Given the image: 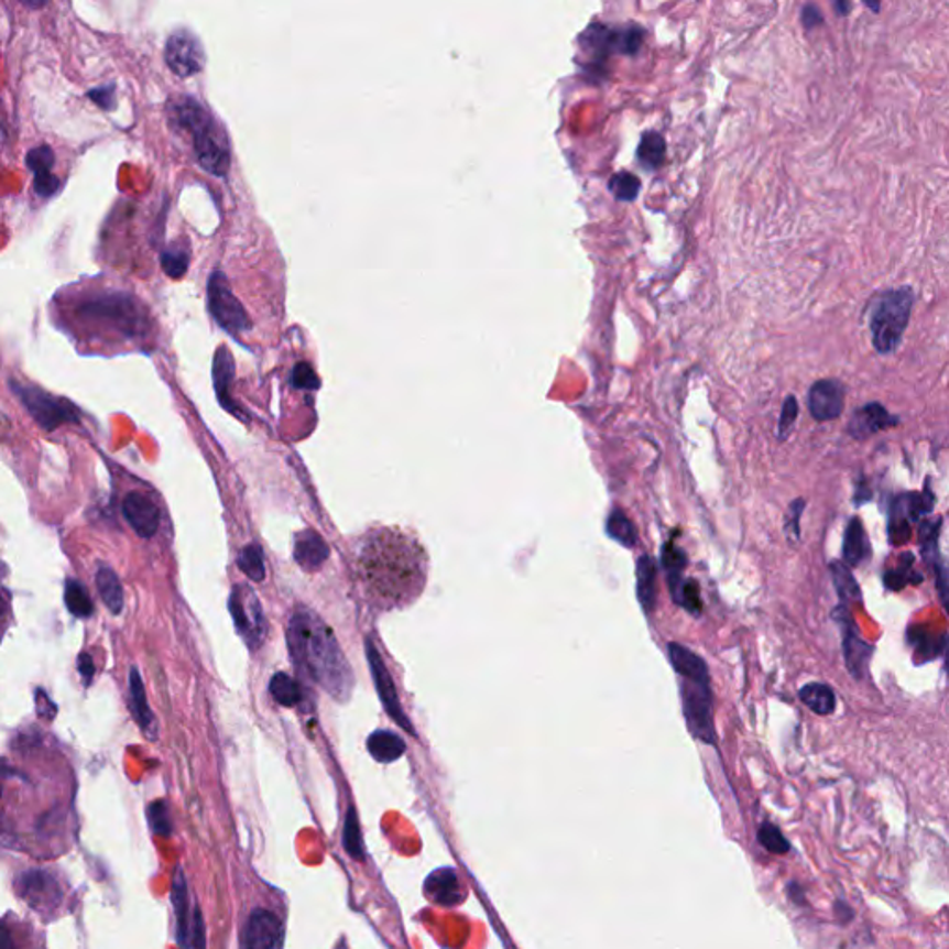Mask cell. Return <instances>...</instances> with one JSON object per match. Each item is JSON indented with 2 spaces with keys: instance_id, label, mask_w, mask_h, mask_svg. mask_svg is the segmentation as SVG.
Listing matches in <instances>:
<instances>
[{
  "instance_id": "obj_1",
  "label": "cell",
  "mask_w": 949,
  "mask_h": 949,
  "mask_svg": "<svg viewBox=\"0 0 949 949\" xmlns=\"http://www.w3.org/2000/svg\"><path fill=\"white\" fill-rule=\"evenodd\" d=\"M352 569L368 603L381 610L403 609L422 596L427 555L411 534L375 528L358 545Z\"/></svg>"
},
{
  "instance_id": "obj_2",
  "label": "cell",
  "mask_w": 949,
  "mask_h": 949,
  "mask_svg": "<svg viewBox=\"0 0 949 949\" xmlns=\"http://www.w3.org/2000/svg\"><path fill=\"white\" fill-rule=\"evenodd\" d=\"M287 647L303 669L328 696L346 701L354 677L335 633L310 609L299 607L287 623Z\"/></svg>"
},
{
  "instance_id": "obj_3",
  "label": "cell",
  "mask_w": 949,
  "mask_h": 949,
  "mask_svg": "<svg viewBox=\"0 0 949 949\" xmlns=\"http://www.w3.org/2000/svg\"><path fill=\"white\" fill-rule=\"evenodd\" d=\"M669 661L680 680V699L686 726L694 739L703 744H716L715 721H712V683L709 666L701 656L686 645L668 644Z\"/></svg>"
},
{
  "instance_id": "obj_4",
  "label": "cell",
  "mask_w": 949,
  "mask_h": 949,
  "mask_svg": "<svg viewBox=\"0 0 949 949\" xmlns=\"http://www.w3.org/2000/svg\"><path fill=\"white\" fill-rule=\"evenodd\" d=\"M171 121L178 129L189 130L194 138L195 159L210 175L225 176L230 167L229 138L223 127L206 112L205 106L192 97H178L170 102Z\"/></svg>"
},
{
  "instance_id": "obj_5",
  "label": "cell",
  "mask_w": 949,
  "mask_h": 949,
  "mask_svg": "<svg viewBox=\"0 0 949 949\" xmlns=\"http://www.w3.org/2000/svg\"><path fill=\"white\" fill-rule=\"evenodd\" d=\"M13 892L43 921L69 915L73 908L69 883L58 870L51 868H29L19 872L13 877Z\"/></svg>"
},
{
  "instance_id": "obj_6",
  "label": "cell",
  "mask_w": 949,
  "mask_h": 949,
  "mask_svg": "<svg viewBox=\"0 0 949 949\" xmlns=\"http://www.w3.org/2000/svg\"><path fill=\"white\" fill-rule=\"evenodd\" d=\"M915 301V292L908 286L886 290L873 299L870 308V332L873 347L880 354H891L902 346Z\"/></svg>"
},
{
  "instance_id": "obj_7",
  "label": "cell",
  "mask_w": 949,
  "mask_h": 949,
  "mask_svg": "<svg viewBox=\"0 0 949 949\" xmlns=\"http://www.w3.org/2000/svg\"><path fill=\"white\" fill-rule=\"evenodd\" d=\"M78 316L86 321L99 323L112 328L124 338H140L148 335L149 321L138 301L127 294H102L94 299L84 301L78 306Z\"/></svg>"
},
{
  "instance_id": "obj_8",
  "label": "cell",
  "mask_w": 949,
  "mask_h": 949,
  "mask_svg": "<svg viewBox=\"0 0 949 949\" xmlns=\"http://www.w3.org/2000/svg\"><path fill=\"white\" fill-rule=\"evenodd\" d=\"M645 32L640 26H609V24L592 23L580 35L579 42L590 53L598 54V59L612 54L639 53L644 43Z\"/></svg>"
},
{
  "instance_id": "obj_9",
  "label": "cell",
  "mask_w": 949,
  "mask_h": 949,
  "mask_svg": "<svg viewBox=\"0 0 949 949\" xmlns=\"http://www.w3.org/2000/svg\"><path fill=\"white\" fill-rule=\"evenodd\" d=\"M208 308L219 327H223L230 335H240L251 328V319L247 316L246 308L236 297L229 279L221 271L211 273L208 281Z\"/></svg>"
},
{
  "instance_id": "obj_10",
  "label": "cell",
  "mask_w": 949,
  "mask_h": 949,
  "mask_svg": "<svg viewBox=\"0 0 949 949\" xmlns=\"http://www.w3.org/2000/svg\"><path fill=\"white\" fill-rule=\"evenodd\" d=\"M229 609L241 639L246 640L251 650L260 647L264 642L268 625L264 610L254 590L246 585H236L230 593Z\"/></svg>"
},
{
  "instance_id": "obj_11",
  "label": "cell",
  "mask_w": 949,
  "mask_h": 949,
  "mask_svg": "<svg viewBox=\"0 0 949 949\" xmlns=\"http://www.w3.org/2000/svg\"><path fill=\"white\" fill-rule=\"evenodd\" d=\"M205 58L203 43L189 30H176L165 43V62L176 77H194L205 67Z\"/></svg>"
},
{
  "instance_id": "obj_12",
  "label": "cell",
  "mask_w": 949,
  "mask_h": 949,
  "mask_svg": "<svg viewBox=\"0 0 949 949\" xmlns=\"http://www.w3.org/2000/svg\"><path fill=\"white\" fill-rule=\"evenodd\" d=\"M12 390L21 397L30 414L48 430L58 427L59 423L73 422L77 417L75 416V406L65 403L64 399L48 395L40 388L23 386V384L12 381Z\"/></svg>"
},
{
  "instance_id": "obj_13",
  "label": "cell",
  "mask_w": 949,
  "mask_h": 949,
  "mask_svg": "<svg viewBox=\"0 0 949 949\" xmlns=\"http://www.w3.org/2000/svg\"><path fill=\"white\" fill-rule=\"evenodd\" d=\"M832 618L842 629V653H844L846 668L850 669V674L857 680L864 679L868 675V668H870V661H872L873 645L868 644L866 640L862 639L855 622L851 620L848 607L840 604L838 609L832 610Z\"/></svg>"
},
{
  "instance_id": "obj_14",
  "label": "cell",
  "mask_w": 949,
  "mask_h": 949,
  "mask_svg": "<svg viewBox=\"0 0 949 949\" xmlns=\"http://www.w3.org/2000/svg\"><path fill=\"white\" fill-rule=\"evenodd\" d=\"M282 924L268 908H254L243 927V949H276L281 946Z\"/></svg>"
},
{
  "instance_id": "obj_15",
  "label": "cell",
  "mask_w": 949,
  "mask_h": 949,
  "mask_svg": "<svg viewBox=\"0 0 949 949\" xmlns=\"http://www.w3.org/2000/svg\"><path fill=\"white\" fill-rule=\"evenodd\" d=\"M846 388L835 379H823L812 384L809 392V412L816 422L838 419L844 412Z\"/></svg>"
},
{
  "instance_id": "obj_16",
  "label": "cell",
  "mask_w": 949,
  "mask_h": 949,
  "mask_svg": "<svg viewBox=\"0 0 949 949\" xmlns=\"http://www.w3.org/2000/svg\"><path fill=\"white\" fill-rule=\"evenodd\" d=\"M368 658H370V668L371 674H373V680H375L377 691L381 696L382 703L386 707L388 715L392 716L393 720L397 721L399 726L403 727V729L414 733L411 721H408L405 712L401 709V701H399L397 691H395V685H393L392 677H390V672H388L386 666L382 663L381 653L377 651L371 640H368Z\"/></svg>"
},
{
  "instance_id": "obj_17",
  "label": "cell",
  "mask_w": 949,
  "mask_h": 949,
  "mask_svg": "<svg viewBox=\"0 0 949 949\" xmlns=\"http://www.w3.org/2000/svg\"><path fill=\"white\" fill-rule=\"evenodd\" d=\"M0 949H47V942L32 921L7 913L0 916Z\"/></svg>"
},
{
  "instance_id": "obj_18",
  "label": "cell",
  "mask_w": 949,
  "mask_h": 949,
  "mask_svg": "<svg viewBox=\"0 0 949 949\" xmlns=\"http://www.w3.org/2000/svg\"><path fill=\"white\" fill-rule=\"evenodd\" d=\"M123 516L140 538H153L159 531V504L145 493L132 492L123 499Z\"/></svg>"
},
{
  "instance_id": "obj_19",
  "label": "cell",
  "mask_w": 949,
  "mask_h": 949,
  "mask_svg": "<svg viewBox=\"0 0 949 949\" xmlns=\"http://www.w3.org/2000/svg\"><path fill=\"white\" fill-rule=\"evenodd\" d=\"M897 423H899V419L896 416H892L885 406L880 405V403H868V405L861 406V408H857L853 412L850 425H848V433L855 440H866L873 434L881 433L885 428L896 427Z\"/></svg>"
},
{
  "instance_id": "obj_20",
  "label": "cell",
  "mask_w": 949,
  "mask_h": 949,
  "mask_svg": "<svg viewBox=\"0 0 949 949\" xmlns=\"http://www.w3.org/2000/svg\"><path fill=\"white\" fill-rule=\"evenodd\" d=\"M425 894L441 907H458L468 897L452 868H438L425 880Z\"/></svg>"
},
{
  "instance_id": "obj_21",
  "label": "cell",
  "mask_w": 949,
  "mask_h": 949,
  "mask_svg": "<svg viewBox=\"0 0 949 949\" xmlns=\"http://www.w3.org/2000/svg\"><path fill=\"white\" fill-rule=\"evenodd\" d=\"M26 165H29V170L34 175L35 194L43 197V199L53 197L59 189V178L53 173V149L48 148V145H40V148L32 149L26 154Z\"/></svg>"
},
{
  "instance_id": "obj_22",
  "label": "cell",
  "mask_w": 949,
  "mask_h": 949,
  "mask_svg": "<svg viewBox=\"0 0 949 949\" xmlns=\"http://www.w3.org/2000/svg\"><path fill=\"white\" fill-rule=\"evenodd\" d=\"M294 557L301 568L312 574L327 563L328 545L316 531L306 528L295 536Z\"/></svg>"
},
{
  "instance_id": "obj_23",
  "label": "cell",
  "mask_w": 949,
  "mask_h": 949,
  "mask_svg": "<svg viewBox=\"0 0 949 949\" xmlns=\"http://www.w3.org/2000/svg\"><path fill=\"white\" fill-rule=\"evenodd\" d=\"M940 525H942V520L921 523L920 539L921 555H924V560H926L927 566L935 569V574H937L938 577V592H940V598H942L943 603H946V588H948V580H946V568H943L942 558H940V552H938V534H940Z\"/></svg>"
},
{
  "instance_id": "obj_24",
  "label": "cell",
  "mask_w": 949,
  "mask_h": 949,
  "mask_svg": "<svg viewBox=\"0 0 949 949\" xmlns=\"http://www.w3.org/2000/svg\"><path fill=\"white\" fill-rule=\"evenodd\" d=\"M870 539H868L866 528L862 525L859 517H851L848 522L844 533V545H842V558L848 568L861 566L864 560L870 557Z\"/></svg>"
},
{
  "instance_id": "obj_25",
  "label": "cell",
  "mask_w": 949,
  "mask_h": 949,
  "mask_svg": "<svg viewBox=\"0 0 949 949\" xmlns=\"http://www.w3.org/2000/svg\"><path fill=\"white\" fill-rule=\"evenodd\" d=\"M636 596L645 612L655 609L656 564L650 555H642L636 563Z\"/></svg>"
},
{
  "instance_id": "obj_26",
  "label": "cell",
  "mask_w": 949,
  "mask_h": 949,
  "mask_svg": "<svg viewBox=\"0 0 949 949\" xmlns=\"http://www.w3.org/2000/svg\"><path fill=\"white\" fill-rule=\"evenodd\" d=\"M368 750L375 761L390 764L405 755L406 745L403 739L392 731H375L368 739Z\"/></svg>"
},
{
  "instance_id": "obj_27",
  "label": "cell",
  "mask_w": 949,
  "mask_h": 949,
  "mask_svg": "<svg viewBox=\"0 0 949 949\" xmlns=\"http://www.w3.org/2000/svg\"><path fill=\"white\" fill-rule=\"evenodd\" d=\"M234 379V358L227 347H219L214 357V384L221 405L232 411L229 403V390Z\"/></svg>"
},
{
  "instance_id": "obj_28",
  "label": "cell",
  "mask_w": 949,
  "mask_h": 949,
  "mask_svg": "<svg viewBox=\"0 0 949 949\" xmlns=\"http://www.w3.org/2000/svg\"><path fill=\"white\" fill-rule=\"evenodd\" d=\"M799 699L818 716H831L837 709V694L823 683H809L799 690Z\"/></svg>"
},
{
  "instance_id": "obj_29",
  "label": "cell",
  "mask_w": 949,
  "mask_h": 949,
  "mask_svg": "<svg viewBox=\"0 0 949 949\" xmlns=\"http://www.w3.org/2000/svg\"><path fill=\"white\" fill-rule=\"evenodd\" d=\"M636 159H639L640 165L644 170H658L666 162V140H664V135L658 134V132H651V130L644 132L642 140H640L639 151H636Z\"/></svg>"
},
{
  "instance_id": "obj_30",
  "label": "cell",
  "mask_w": 949,
  "mask_h": 949,
  "mask_svg": "<svg viewBox=\"0 0 949 949\" xmlns=\"http://www.w3.org/2000/svg\"><path fill=\"white\" fill-rule=\"evenodd\" d=\"M831 569V579L832 585H835V590H837L838 598L842 601V607H848L851 603H859L862 601L861 588L857 585L855 577L851 574V569L846 566L844 563H831L829 566Z\"/></svg>"
},
{
  "instance_id": "obj_31",
  "label": "cell",
  "mask_w": 949,
  "mask_h": 949,
  "mask_svg": "<svg viewBox=\"0 0 949 949\" xmlns=\"http://www.w3.org/2000/svg\"><path fill=\"white\" fill-rule=\"evenodd\" d=\"M97 590L110 612L119 614L123 610V587L116 571L110 568L100 569L97 574Z\"/></svg>"
},
{
  "instance_id": "obj_32",
  "label": "cell",
  "mask_w": 949,
  "mask_h": 949,
  "mask_svg": "<svg viewBox=\"0 0 949 949\" xmlns=\"http://www.w3.org/2000/svg\"><path fill=\"white\" fill-rule=\"evenodd\" d=\"M921 580H924V577L915 571V557H913V553L902 555L899 566L894 569H886L885 571V587L892 590V592H897V590H902L907 585H920Z\"/></svg>"
},
{
  "instance_id": "obj_33",
  "label": "cell",
  "mask_w": 949,
  "mask_h": 949,
  "mask_svg": "<svg viewBox=\"0 0 949 949\" xmlns=\"http://www.w3.org/2000/svg\"><path fill=\"white\" fill-rule=\"evenodd\" d=\"M607 534L628 549H633L639 542V531L623 510L615 509L614 512H610L609 520H607Z\"/></svg>"
},
{
  "instance_id": "obj_34",
  "label": "cell",
  "mask_w": 949,
  "mask_h": 949,
  "mask_svg": "<svg viewBox=\"0 0 949 949\" xmlns=\"http://www.w3.org/2000/svg\"><path fill=\"white\" fill-rule=\"evenodd\" d=\"M270 690L273 699H275L276 703L282 705V707H295V705H299L301 701H303V691H301V686L297 685V680L292 679L290 675H273V679H271L270 683Z\"/></svg>"
},
{
  "instance_id": "obj_35",
  "label": "cell",
  "mask_w": 949,
  "mask_h": 949,
  "mask_svg": "<svg viewBox=\"0 0 949 949\" xmlns=\"http://www.w3.org/2000/svg\"><path fill=\"white\" fill-rule=\"evenodd\" d=\"M669 592H672L675 603L680 604L690 614H701L703 601H701V592H699V585L696 580L686 579L685 577L675 587L669 588Z\"/></svg>"
},
{
  "instance_id": "obj_36",
  "label": "cell",
  "mask_w": 949,
  "mask_h": 949,
  "mask_svg": "<svg viewBox=\"0 0 949 949\" xmlns=\"http://www.w3.org/2000/svg\"><path fill=\"white\" fill-rule=\"evenodd\" d=\"M640 188H642V182L631 171H618L610 176L609 192L622 203H633L639 199Z\"/></svg>"
},
{
  "instance_id": "obj_37",
  "label": "cell",
  "mask_w": 949,
  "mask_h": 949,
  "mask_svg": "<svg viewBox=\"0 0 949 949\" xmlns=\"http://www.w3.org/2000/svg\"><path fill=\"white\" fill-rule=\"evenodd\" d=\"M686 564H688L686 553L677 547L672 539L666 542L663 547V568L666 571V577H668L669 588L685 579L683 574H685Z\"/></svg>"
},
{
  "instance_id": "obj_38",
  "label": "cell",
  "mask_w": 949,
  "mask_h": 949,
  "mask_svg": "<svg viewBox=\"0 0 949 949\" xmlns=\"http://www.w3.org/2000/svg\"><path fill=\"white\" fill-rule=\"evenodd\" d=\"M341 842H343V850L347 851V855H351L354 861H362L363 840L362 832H360V823H358L357 810H354V807H349V809H347L346 823H343V837H341Z\"/></svg>"
},
{
  "instance_id": "obj_39",
  "label": "cell",
  "mask_w": 949,
  "mask_h": 949,
  "mask_svg": "<svg viewBox=\"0 0 949 949\" xmlns=\"http://www.w3.org/2000/svg\"><path fill=\"white\" fill-rule=\"evenodd\" d=\"M65 604L70 610V614H75L77 618H88V615L94 614V604H91L86 588L75 580H69L65 587Z\"/></svg>"
},
{
  "instance_id": "obj_40",
  "label": "cell",
  "mask_w": 949,
  "mask_h": 949,
  "mask_svg": "<svg viewBox=\"0 0 949 949\" xmlns=\"http://www.w3.org/2000/svg\"><path fill=\"white\" fill-rule=\"evenodd\" d=\"M238 566L254 582H262L265 579L264 557L259 545H247L238 558Z\"/></svg>"
},
{
  "instance_id": "obj_41",
  "label": "cell",
  "mask_w": 949,
  "mask_h": 949,
  "mask_svg": "<svg viewBox=\"0 0 949 949\" xmlns=\"http://www.w3.org/2000/svg\"><path fill=\"white\" fill-rule=\"evenodd\" d=\"M188 265V252L182 251L178 247H171V249H165L162 252V268H164L165 275L171 276V279H182L186 275Z\"/></svg>"
},
{
  "instance_id": "obj_42",
  "label": "cell",
  "mask_w": 949,
  "mask_h": 949,
  "mask_svg": "<svg viewBox=\"0 0 949 949\" xmlns=\"http://www.w3.org/2000/svg\"><path fill=\"white\" fill-rule=\"evenodd\" d=\"M759 842H761L770 853L774 855H785L786 851L790 850L788 840L783 837V832L772 823H764L759 831Z\"/></svg>"
},
{
  "instance_id": "obj_43",
  "label": "cell",
  "mask_w": 949,
  "mask_h": 949,
  "mask_svg": "<svg viewBox=\"0 0 949 949\" xmlns=\"http://www.w3.org/2000/svg\"><path fill=\"white\" fill-rule=\"evenodd\" d=\"M175 903L176 915H178V938H181L182 946L186 948L188 946V920H186V913H188L186 905L188 903H186V886H184L181 873H178L175 883Z\"/></svg>"
},
{
  "instance_id": "obj_44",
  "label": "cell",
  "mask_w": 949,
  "mask_h": 949,
  "mask_svg": "<svg viewBox=\"0 0 949 949\" xmlns=\"http://www.w3.org/2000/svg\"><path fill=\"white\" fill-rule=\"evenodd\" d=\"M130 686H132L135 718H138L141 726L148 729V727L154 721L153 715H151V710H149L148 701H145V691H143V685H141L140 677H138L135 672L132 674V677H130Z\"/></svg>"
},
{
  "instance_id": "obj_45",
  "label": "cell",
  "mask_w": 949,
  "mask_h": 949,
  "mask_svg": "<svg viewBox=\"0 0 949 949\" xmlns=\"http://www.w3.org/2000/svg\"><path fill=\"white\" fill-rule=\"evenodd\" d=\"M888 538L894 545L905 544L910 538V522L896 506H892L891 517H888Z\"/></svg>"
},
{
  "instance_id": "obj_46",
  "label": "cell",
  "mask_w": 949,
  "mask_h": 949,
  "mask_svg": "<svg viewBox=\"0 0 949 949\" xmlns=\"http://www.w3.org/2000/svg\"><path fill=\"white\" fill-rule=\"evenodd\" d=\"M797 416H799V405H797L796 397L794 395H788L785 399V403H783V411H781L779 417V438L781 440H786L788 436H790L792 428L796 425Z\"/></svg>"
},
{
  "instance_id": "obj_47",
  "label": "cell",
  "mask_w": 949,
  "mask_h": 949,
  "mask_svg": "<svg viewBox=\"0 0 949 949\" xmlns=\"http://www.w3.org/2000/svg\"><path fill=\"white\" fill-rule=\"evenodd\" d=\"M292 384L299 390H317L321 381L310 363L299 362L292 371Z\"/></svg>"
},
{
  "instance_id": "obj_48",
  "label": "cell",
  "mask_w": 949,
  "mask_h": 949,
  "mask_svg": "<svg viewBox=\"0 0 949 949\" xmlns=\"http://www.w3.org/2000/svg\"><path fill=\"white\" fill-rule=\"evenodd\" d=\"M803 510H805V499L801 498L792 501L786 510L785 533L792 542L799 539V520H801Z\"/></svg>"
},
{
  "instance_id": "obj_49",
  "label": "cell",
  "mask_w": 949,
  "mask_h": 949,
  "mask_svg": "<svg viewBox=\"0 0 949 949\" xmlns=\"http://www.w3.org/2000/svg\"><path fill=\"white\" fill-rule=\"evenodd\" d=\"M88 97L102 110H113L116 108V86L113 84L89 89Z\"/></svg>"
},
{
  "instance_id": "obj_50",
  "label": "cell",
  "mask_w": 949,
  "mask_h": 949,
  "mask_svg": "<svg viewBox=\"0 0 949 949\" xmlns=\"http://www.w3.org/2000/svg\"><path fill=\"white\" fill-rule=\"evenodd\" d=\"M801 21L803 24H805V29L807 30L815 29L816 24L823 23L820 8L815 7V4H807V7H803Z\"/></svg>"
},
{
  "instance_id": "obj_51",
  "label": "cell",
  "mask_w": 949,
  "mask_h": 949,
  "mask_svg": "<svg viewBox=\"0 0 949 949\" xmlns=\"http://www.w3.org/2000/svg\"><path fill=\"white\" fill-rule=\"evenodd\" d=\"M195 946L197 949H205V924L199 910H195Z\"/></svg>"
},
{
  "instance_id": "obj_52",
  "label": "cell",
  "mask_w": 949,
  "mask_h": 949,
  "mask_svg": "<svg viewBox=\"0 0 949 949\" xmlns=\"http://www.w3.org/2000/svg\"><path fill=\"white\" fill-rule=\"evenodd\" d=\"M8 614H10V604H8V599L4 598V593L0 592V623L7 620Z\"/></svg>"
},
{
  "instance_id": "obj_53",
  "label": "cell",
  "mask_w": 949,
  "mask_h": 949,
  "mask_svg": "<svg viewBox=\"0 0 949 949\" xmlns=\"http://www.w3.org/2000/svg\"><path fill=\"white\" fill-rule=\"evenodd\" d=\"M835 8H837L838 15H846V13H850L851 4H846V2H837V4H835Z\"/></svg>"
},
{
  "instance_id": "obj_54",
  "label": "cell",
  "mask_w": 949,
  "mask_h": 949,
  "mask_svg": "<svg viewBox=\"0 0 949 949\" xmlns=\"http://www.w3.org/2000/svg\"><path fill=\"white\" fill-rule=\"evenodd\" d=\"M21 4H23V7H26V8H43V7H45V4H43V2H37V4H35V2H21Z\"/></svg>"
},
{
  "instance_id": "obj_55",
  "label": "cell",
  "mask_w": 949,
  "mask_h": 949,
  "mask_svg": "<svg viewBox=\"0 0 949 949\" xmlns=\"http://www.w3.org/2000/svg\"><path fill=\"white\" fill-rule=\"evenodd\" d=\"M0 797H2V786H0Z\"/></svg>"
}]
</instances>
